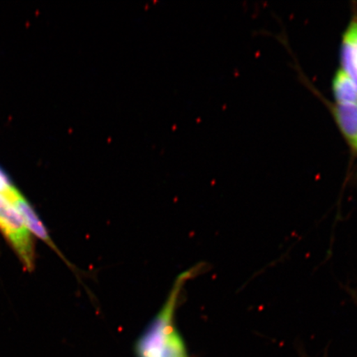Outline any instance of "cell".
Returning a JSON list of instances; mask_svg holds the SVG:
<instances>
[{
    "instance_id": "6da1fadb",
    "label": "cell",
    "mask_w": 357,
    "mask_h": 357,
    "mask_svg": "<svg viewBox=\"0 0 357 357\" xmlns=\"http://www.w3.org/2000/svg\"><path fill=\"white\" fill-rule=\"evenodd\" d=\"M204 264L183 271L174 281L166 301L134 344L136 357H190L176 323V310L188 281L204 271Z\"/></svg>"
},
{
    "instance_id": "7a4b0ae2",
    "label": "cell",
    "mask_w": 357,
    "mask_h": 357,
    "mask_svg": "<svg viewBox=\"0 0 357 357\" xmlns=\"http://www.w3.org/2000/svg\"><path fill=\"white\" fill-rule=\"evenodd\" d=\"M19 190L0 192V233L10 245L26 271L32 272L36 264L33 236L25 225L13 202L12 195Z\"/></svg>"
},
{
    "instance_id": "3957f363",
    "label": "cell",
    "mask_w": 357,
    "mask_h": 357,
    "mask_svg": "<svg viewBox=\"0 0 357 357\" xmlns=\"http://www.w3.org/2000/svg\"><path fill=\"white\" fill-rule=\"evenodd\" d=\"M12 199L17 211L21 214L22 220H24L25 225L28 227L30 233L32 234L33 236L34 235L36 238L41 239L49 248H51L53 251L66 263V265L68 266L71 270H73L74 273L78 275L79 272L75 270V267L62 255L60 250L58 249L55 243H53V240L50 234H49L46 226H45L42 220H40L38 213H36L32 205H31L29 201L24 197V195L19 190V192H17V193L12 196Z\"/></svg>"
},
{
    "instance_id": "277c9868",
    "label": "cell",
    "mask_w": 357,
    "mask_h": 357,
    "mask_svg": "<svg viewBox=\"0 0 357 357\" xmlns=\"http://www.w3.org/2000/svg\"><path fill=\"white\" fill-rule=\"evenodd\" d=\"M341 61L343 71L354 82L357 89V21L351 22L343 38Z\"/></svg>"
},
{
    "instance_id": "5b68a950",
    "label": "cell",
    "mask_w": 357,
    "mask_h": 357,
    "mask_svg": "<svg viewBox=\"0 0 357 357\" xmlns=\"http://www.w3.org/2000/svg\"><path fill=\"white\" fill-rule=\"evenodd\" d=\"M335 114L347 139L357 151V102L351 105H337Z\"/></svg>"
},
{
    "instance_id": "8992f818",
    "label": "cell",
    "mask_w": 357,
    "mask_h": 357,
    "mask_svg": "<svg viewBox=\"0 0 357 357\" xmlns=\"http://www.w3.org/2000/svg\"><path fill=\"white\" fill-rule=\"evenodd\" d=\"M333 93L337 105L357 102V89L354 82L343 70H339L333 79Z\"/></svg>"
},
{
    "instance_id": "52a82bcc",
    "label": "cell",
    "mask_w": 357,
    "mask_h": 357,
    "mask_svg": "<svg viewBox=\"0 0 357 357\" xmlns=\"http://www.w3.org/2000/svg\"><path fill=\"white\" fill-rule=\"evenodd\" d=\"M15 185L8 177L6 172L0 167V192H6L15 188Z\"/></svg>"
}]
</instances>
